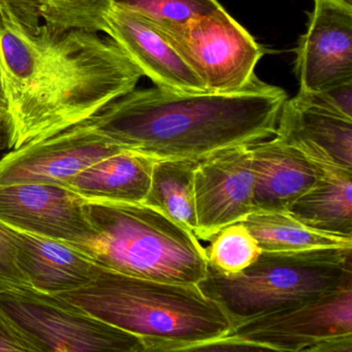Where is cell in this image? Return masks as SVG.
Masks as SVG:
<instances>
[{
  "label": "cell",
  "instance_id": "cell-16",
  "mask_svg": "<svg viewBox=\"0 0 352 352\" xmlns=\"http://www.w3.org/2000/svg\"><path fill=\"white\" fill-rule=\"evenodd\" d=\"M254 211L286 212L316 183L319 166L274 137L250 146Z\"/></svg>",
  "mask_w": 352,
  "mask_h": 352
},
{
  "label": "cell",
  "instance_id": "cell-30",
  "mask_svg": "<svg viewBox=\"0 0 352 352\" xmlns=\"http://www.w3.org/2000/svg\"><path fill=\"white\" fill-rule=\"evenodd\" d=\"M336 3H341V5L347 6L352 8V0H333Z\"/></svg>",
  "mask_w": 352,
  "mask_h": 352
},
{
  "label": "cell",
  "instance_id": "cell-20",
  "mask_svg": "<svg viewBox=\"0 0 352 352\" xmlns=\"http://www.w3.org/2000/svg\"><path fill=\"white\" fill-rule=\"evenodd\" d=\"M241 222L254 236L261 250L267 252L352 247V239L313 230L287 212L254 211Z\"/></svg>",
  "mask_w": 352,
  "mask_h": 352
},
{
  "label": "cell",
  "instance_id": "cell-26",
  "mask_svg": "<svg viewBox=\"0 0 352 352\" xmlns=\"http://www.w3.org/2000/svg\"><path fill=\"white\" fill-rule=\"evenodd\" d=\"M3 284L30 285L18 265L12 236L5 224L0 223V285Z\"/></svg>",
  "mask_w": 352,
  "mask_h": 352
},
{
  "label": "cell",
  "instance_id": "cell-8",
  "mask_svg": "<svg viewBox=\"0 0 352 352\" xmlns=\"http://www.w3.org/2000/svg\"><path fill=\"white\" fill-rule=\"evenodd\" d=\"M124 149L87 119L1 156L0 186L25 183L65 186L88 166Z\"/></svg>",
  "mask_w": 352,
  "mask_h": 352
},
{
  "label": "cell",
  "instance_id": "cell-24",
  "mask_svg": "<svg viewBox=\"0 0 352 352\" xmlns=\"http://www.w3.org/2000/svg\"><path fill=\"white\" fill-rule=\"evenodd\" d=\"M296 96L321 110L352 119V81L337 84L316 92L298 91Z\"/></svg>",
  "mask_w": 352,
  "mask_h": 352
},
{
  "label": "cell",
  "instance_id": "cell-17",
  "mask_svg": "<svg viewBox=\"0 0 352 352\" xmlns=\"http://www.w3.org/2000/svg\"><path fill=\"white\" fill-rule=\"evenodd\" d=\"M154 162L155 158L124 149L88 166L65 187L86 201L144 203Z\"/></svg>",
  "mask_w": 352,
  "mask_h": 352
},
{
  "label": "cell",
  "instance_id": "cell-10",
  "mask_svg": "<svg viewBox=\"0 0 352 352\" xmlns=\"http://www.w3.org/2000/svg\"><path fill=\"white\" fill-rule=\"evenodd\" d=\"M0 222L83 250L96 238L87 201L59 185L0 186Z\"/></svg>",
  "mask_w": 352,
  "mask_h": 352
},
{
  "label": "cell",
  "instance_id": "cell-7",
  "mask_svg": "<svg viewBox=\"0 0 352 352\" xmlns=\"http://www.w3.org/2000/svg\"><path fill=\"white\" fill-rule=\"evenodd\" d=\"M199 76L206 91H238L254 80L265 51L223 7L175 28H157Z\"/></svg>",
  "mask_w": 352,
  "mask_h": 352
},
{
  "label": "cell",
  "instance_id": "cell-22",
  "mask_svg": "<svg viewBox=\"0 0 352 352\" xmlns=\"http://www.w3.org/2000/svg\"><path fill=\"white\" fill-rule=\"evenodd\" d=\"M210 240L205 248L208 263L224 274L240 273L254 263L263 251L241 221L226 226Z\"/></svg>",
  "mask_w": 352,
  "mask_h": 352
},
{
  "label": "cell",
  "instance_id": "cell-5",
  "mask_svg": "<svg viewBox=\"0 0 352 352\" xmlns=\"http://www.w3.org/2000/svg\"><path fill=\"white\" fill-rule=\"evenodd\" d=\"M352 281V247L298 252L261 251L236 274L208 265L199 287L226 311L232 325L306 304Z\"/></svg>",
  "mask_w": 352,
  "mask_h": 352
},
{
  "label": "cell",
  "instance_id": "cell-2",
  "mask_svg": "<svg viewBox=\"0 0 352 352\" xmlns=\"http://www.w3.org/2000/svg\"><path fill=\"white\" fill-rule=\"evenodd\" d=\"M287 98L257 77L232 92L135 88L88 120L125 149L155 160H203L274 137Z\"/></svg>",
  "mask_w": 352,
  "mask_h": 352
},
{
  "label": "cell",
  "instance_id": "cell-23",
  "mask_svg": "<svg viewBox=\"0 0 352 352\" xmlns=\"http://www.w3.org/2000/svg\"><path fill=\"white\" fill-rule=\"evenodd\" d=\"M157 28H175L221 7L218 0H114Z\"/></svg>",
  "mask_w": 352,
  "mask_h": 352
},
{
  "label": "cell",
  "instance_id": "cell-9",
  "mask_svg": "<svg viewBox=\"0 0 352 352\" xmlns=\"http://www.w3.org/2000/svg\"><path fill=\"white\" fill-rule=\"evenodd\" d=\"M230 335L275 351H310L331 338L352 335V281L300 306L234 325Z\"/></svg>",
  "mask_w": 352,
  "mask_h": 352
},
{
  "label": "cell",
  "instance_id": "cell-28",
  "mask_svg": "<svg viewBox=\"0 0 352 352\" xmlns=\"http://www.w3.org/2000/svg\"><path fill=\"white\" fill-rule=\"evenodd\" d=\"M312 352H352V335L331 338L311 350Z\"/></svg>",
  "mask_w": 352,
  "mask_h": 352
},
{
  "label": "cell",
  "instance_id": "cell-15",
  "mask_svg": "<svg viewBox=\"0 0 352 352\" xmlns=\"http://www.w3.org/2000/svg\"><path fill=\"white\" fill-rule=\"evenodd\" d=\"M275 137L315 164L352 170V119L321 110L296 96L284 102Z\"/></svg>",
  "mask_w": 352,
  "mask_h": 352
},
{
  "label": "cell",
  "instance_id": "cell-3",
  "mask_svg": "<svg viewBox=\"0 0 352 352\" xmlns=\"http://www.w3.org/2000/svg\"><path fill=\"white\" fill-rule=\"evenodd\" d=\"M58 296L137 336L146 351H193L234 329L223 308L199 285L104 269L88 285Z\"/></svg>",
  "mask_w": 352,
  "mask_h": 352
},
{
  "label": "cell",
  "instance_id": "cell-19",
  "mask_svg": "<svg viewBox=\"0 0 352 352\" xmlns=\"http://www.w3.org/2000/svg\"><path fill=\"white\" fill-rule=\"evenodd\" d=\"M201 160H155L144 204L192 232L197 230L195 173Z\"/></svg>",
  "mask_w": 352,
  "mask_h": 352
},
{
  "label": "cell",
  "instance_id": "cell-21",
  "mask_svg": "<svg viewBox=\"0 0 352 352\" xmlns=\"http://www.w3.org/2000/svg\"><path fill=\"white\" fill-rule=\"evenodd\" d=\"M41 19L63 30L106 34L114 0H28Z\"/></svg>",
  "mask_w": 352,
  "mask_h": 352
},
{
  "label": "cell",
  "instance_id": "cell-18",
  "mask_svg": "<svg viewBox=\"0 0 352 352\" xmlns=\"http://www.w3.org/2000/svg\"><path fill=\"white\" fill-rule=\"evenodd\" d=\"M318 166L316 183L286 212L313 230L352 239V170Z\"/></svg>",
  "mask_w": 352,
  "mask_h": 352
},
{
  "label": "cell",
  "instance_id": "cell-12",
  "mask_svg": "<svg viewBox=\"0 0 352 352\" xmlns=\"http://www.w3.org/2000/svg\"><path fill=\"white\" fill-rule=\"evenodd\" d=\"M300 92H316L352 81V8L314 0L307 30L296 49Z\"/></svg>",
  "mask_w": 352,
  "mask_h": 352
},
{
  "label": "cell",
  "instance_id": "cell-1",
  "mask_svg": "<svg viewBox=\"0 0 352 352\" xmlns=\"http://www.w3.org/2000/svg\"><path fill=\"white\" fill-rule=\"evenodd\" d=\"M143 74L110 38L45 23L28 0H0V84L10 150L69 129L137 87Z\"/></svg>",
  "mask_w": 352,
  "mask_h": 352
},
{
  "label": "cell",
  "instance_id": "cell-11",
  "mask_svg": "<svg viewBox=\"0 0 352 352\" xmlns=\"http://www.w3.org/2000/svg\"><path fill=\"white\" fill-rule=\"evenodd\" d=\"M195 236L210 240L243 221L253 209L250 146H236L203 158L195 173Z\"/></svg>",
  "mask_w": 352,
  "mask_h": 352
},
{
  "label": "cell",
  "instance_id": "cell-27",
  "mask_svg": "<svg viewBox=\"0 0 352 352\" xmlns=\"http://www.w3.org/2000/svg\"><path fill=\"white\" fill-rule=\"evenodd\" d=\"M193 351H265L263 347L244 340L238 339L232 335L201 344Z\"/></svg>",
  "mask_w": 352,
  "mask_h": 352
},
{
  "label": "cell",
  "instance_id": "cell-13",
  "mask_svg": "<svg viewBox=\"0 0 352 352\" xmlns=\"http://www.w3.org/2000/svg\"><path fill=\"white\" fill-rule=\"evenodd\" d=\"M106 36L149 78L156 87L178 92L206 91L199 76L166 36L141 16L113 6L107 17Z\"/></svg>",
  "mask_w": 352,
  "mask_h": 352
},
{
  "label": "cell",
  "instance_id": "cell-14",
  "mask_svg": "<svg viewBox=\"0 0 352 352\" xmlns=\"http://www.w3.org/2000/svg\"><path fill=\"white\" fill-rule=\"evenodd\" d=\"M5 226L15 245L18 265L36 289L52 294L73 292L91 283L104 270L77 247Z\"/></svg>",
  "mask_w": 352,
  "mask_h": 352
},
{
  "label": "cell",
  "instance_id": "cell-6",
  "mask_svg": "<svg viewBox=\"0 0 352 352\" xmlns=\"http://www.w3.org/2000/svg\"><path fill=\"white\" fill-rule=\"evenodd\" d=\"M0 306L45 352L146 351L137 336L32 286L0 285Z\"/></svg>",
  "mask_w": 352,
  "mask_h": 352
},
{
  "label": "cell",
  "instance_id": "cell-25",
  "mask_svg": "<svg viewBox=\"0 0 352 352\" xmlns=\"http://www.w3.org/2000/svg\"><path fill=\"white\" fill-rule=\"evenodd\" d=\"M5 351L45 352V349L0 306V352Z\"/></svg>",
  "mask_w": 352,
  "mask_h": 352
},
{
  "label": "cell",
  "instance_id": "cell-31",
  "mask_svg": "<svg viewBox=\"0 0 352 352\" xmlns=\"http://www.w3.org/2000/svg\"><path fill=\"white\" fill-rule=\"evenodd\" d=\"M3 149V148L0 147V150Z\"/></svg>",
  "mask_w": 352,
  "mask_h": 352
},
{
  "label": "cell",
  "instance_id": "cell-4",
  "mask_svg": "<svg viewBox=\"0 0 352 352\" xmlns=\"http://www.w3.org/2000/svg\"><path fill=\"white\" fill-rule=\"evenodd\" d=\"M96 238L84 252L104 269L146 279L199 285L208 272L199 239L144 203L86 201Z\"/></svg>",
  "mask_w": 352,
  "mask_h": 352
},
{
  "label": "cell",
  "instance_id": "cell-29",
  "mask_svg": "<svg viewBox=\"0 0 352 352\" xmlns=\"http://www.w3.org/2000/svg\"><path fill=\"white\" fill-rule=\"evenodd\" d=\"M10 135V114L7 98L0 84V147L8 148Z\"/></svg>",
  "mask_w": 352,
  "mask_h": 352
}]
</instances>
